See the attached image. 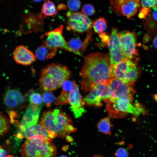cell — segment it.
Returning a JSON list of instances; mask_svg holds the SVG:
<instances>
[{"mask_svg": "<svg viewBox=\"0 0 157 157\" xmlns=\"http://www.w3.org/2000/svg\"><path fill=\"white\" fill-rule=\"evenodd\" d=\"M9 128L10 124L8 119L0 113V136L7 133Z\"/></svg>", "mask_w": 157, "mask_h": 157, "instance_id": "obj_23", "label": "cell"}, {"mask_svg": "<svg viewBox=\"0 0 157 157\" xmlns=\"http://www.w3.org/2000/svg\"><path fill=\"white\" fill-rule=\"evenodd\" d=\"M92 157H104L103 156L99 154H95Z\"/></svg>", "mask_w": 157, "mask_h": 157, "instance_id": "obj_38", "label": "cell"}, {"mask_svg": "<svg viewBox=\"0 0 157 157\" xmlns=\"http://www.w3.org/2000/svg\"><path fill=\"white\" fill-rule=\"evenodd\" d=\"M70 48L74 51L79 52L82 46L81 40L77 38H73L70 39L68 43Z\"/></svg>", "mask_w": 157, "mask_h": 157, "instance_id": "obj_27", "label": "cell"}, {"mask_svg": "<svg viewBox=\"0 0 157 157\" xmlns=\"http://www.w3.org/2000/svg\"><path fill=\"white\" fill-rule=\"evenodd\" d=\"M59 157H67L66 156L63 155V156H60Z\"/></svg>", "mask_w": 157, "mask_h": 157, "instance_id": "obj_39", "label": "cell"}, {"mask_svg": "<svg viewBox=\"0 0 157 157\" xmlns=\"http://www.w3.org/2000/svg\"><path fill=\"white\" fill-rule=\"evenodd\" d=\"M67 5L72 11H76L80 8L81 3L80 1L77 0H69L67 2Z\"/></svg>", "mask_w": 157, "mask_h": 157, "instance_id": "obj_31", "label": "cell"}, {"mask_svg": "<svg viewBox=\"0 0 157 157\" xmlns=\"http://www.w3.org/2000/svg\"><path fill=\"white\" fill-rule=\"evenodd\" d=\"M13 58L17 64L24 65H29L35 60L36 57L32 51L25 46L21 45L15 49Z\"/></svg>", "mask_w": 157, "mask_h": 157, "instance_id": "obj_16", "label": "cell"}, {"mask_svg": "<svg viewBox=\"0 0 157 157\" xmlns=\"http://www.w3.org/2000/svg\"><path fill=\"white\" fill-rule=\"evenodd\" d=\"M111 64L109 55L94 52L85 56L80 72L81 88L90 91L97 84H108L110 79Z\"/></svg>", "mask_w": 157, "mask_h": 157, "instance_id": "obj_1", "label": "cell"}, {"mask_svg": "<svg viewBox=\"0 0 157 157\" xmlns=\"http://www.w3.org/2000/svg\"><path fill=\"white\" fill-rule=\"evenodd\" d=\"M12 146L9 142L6 144L0 145V157H13L9 155Z\"/></svg>", "mask_w": 157, "mask_h": 157, "instance_id": "obj_28", "label": "cell"}, {"mask_svg": "<svg viewBox=\"0 0 157 157\" xmlns=\"http://www.w3.org/2000/svg\"><path fill=\"white\" fill-rule=\"evenodd\" d=\"M67 26L69 30L78 33H83L90 29L92 27L93 22L87 16L80 12H68Z\"/></svg>", "mask_w": 157, "mask_h": 157, "instance_id": "obj_9", "label": "cell"}, {"mask_svg": "<svg viewBox=\"0 0 157 157\" xmlns=\"http://www.w3.org/2000/svg\"><path fill=\"white\" fill-rule=\"evenodd\" d=\"M3 103L6 106L10 109H16L22 107L25 102V98L19 90L8 89L3 97Z\"/></svg>", "mask_w": 157, "mask_h": 157, "instance_id": "obj_14", "label": "cell"}, {"mask_svg": "<svg viewBox=\"0 0 157 157\" xmlns=\"http://www.w3.org/2000/svg\"><path fill=\"white\" fill-rule=\"evenodd\" d=\"M104 101L106 110L110 116L113 117L122 116L127 113L138 115L144 112V109L138 105H133V100L128 98L111 97Z\"/></svg>", "mask_w": 157, "mask_h": 157, "instance_id": "obj_5", "label": "cell"}, {"mask_svg": "<svg viewBox=\"0 0 157 157\" xmlns=\"http://www.w3.org/2000/svg\"><path fill=\"white\" fill-rule=\"evenodd\" d=\"M71 75V72L65 66L51 63L41 70L39 85L44 91H54L61 87L63 83Z\"/></svg>", "mask_w": 157, "mask_h": 157, "instance_id": "obj_3", "label": "cell"}, {"mask_svg": "<svg viewBox=\"0 0 157 157\" xmlns=\"http://www.w3.org/2000/svg\"><path fill=\"white\" fill-rule=\"evenodd\" d=\"M141 4L142 8L150 9L152 8L154 9L157 6V0H142Z\"/></svg>", "mask_w": 157, "mask_h": 157, "instance_id": "obj_32", "label": "cell"}, {"mask_svg": "<svg viewBox=\"0 0 157 157\" xmlns=\"http://www.w3.org/2000/svg\"><path fill=\"white\" fill-rule=\"evenodd\" d=\"M82 12L83 14L87 16L94 14L95 10L92 5L86 4L83 6L82 9Z\"/></svg>", "mask_w": 157, "mask_h": 157, "instance_id": "obj_30", "label": "cell"}, {"mask_svg": "<svg viewBox=\"0 0 157 157\" xmlns=\"http://www.w3.org/2000/svg\"><path fill=\"white\" fill-rule=\"evenodd\" d=\"M42 107L29 104L20 123L18 134L22 133L29 126L37 124Z\"/></svg>", "mask_w": 157, "mask_h": 157, "instance_id": "obj_12", "label": "cell"}, {"mask_svg": "<svg viewBox=\"0 0 157 157\" xmlns=\"http://www.w3.org/2000/svg\"><path fill=\"white\" fill-rule=\"evenodd\" d=\"M68 102L76 118L81 116L85 112V103L79 91L77 84L69 94Z\"/></svg>", "mask_w": 157, "mask_h": 157, "instance_id": "obj_13", "label": "cell"}, {"mask_svg": "<svg viewBox=\"0 0 157 157\" xmlns=\"http://www.w3.org/2000/svg\"><path fill=\"white\" fill-rule=\"evenodd\" d=\"M92 27L95 33H101L106 29L107 21L104 18L99 17L93 23Z\"/></svg>", "mask_w": 157, "mask_h": 157, "instance_id": "obj_21", "label": "cell"}, {"mask_svg": "<svg viewBox=\"0 0 157 157\" xmlns=\"http://www.w3.org/2000/svg\"><path fill=\"white\" fill-rule=\"evenodd\" d=\"M150 9L142 8L140 10V12L139 14V17L140 18H144L149 13Z\"/></svg>", "mask_w": 157, "mask_h": 157, "instance_id": "obj_34", "label": "cell"}, {"mask_svg": "<svg viewBox=\"0 0 157 157\" xmlns=\"http://www.w3.org/2000/svg\"><path fill=\"white\" fill-rule=\"evenodd\" d=\"M40 122L53 138L57 136L64 138L69 133L76 131L72 124L71 119L58 109L43 112Z\"/></svg>", "mask_w": 157, "mask_h": 157, "instance_id": "obj_2", "label": "cell"}, {"mask_svg": "<svg viewBox=\"0 0 157 157\" xmlns=\"http://www.w3.org/2000/svg\"><path fill=\"white\" fill-rule=\"evenodd\" d=\"M140 68L136 62L133 60H130L125 80L134 82L140 77Z\"/></svg>", "mask_w": 157, "mask_h": 157, "instance_id": "obj_18", "label": "cell"}, {"mask_svg": "<svg viewBox=\"0 0 157 157\" xmlns=\"http://www.w3.org/2000/svg\"><path fill=\"white\" fill-rule=\"evenodd\" d=\"M109 57L111 65L115 66L126 60L121 48L119 33L115 28L112 29L108 43Z\"/></svg>", "mask_w": 157, "mask_h": 157, "instance_id": "obj_10", "label": "cell"}, {"mask_svg": "<svg viewBox=\"0 0 157 157\" xmlns=\"http://www.w3.org/2000/svg\"><path fill=\"white\" fill-rule=\"evenodd\" d=\"M153 43L155 47L157 49V35L154 38L153 41Z\"/></svg>", "mask_w": 157, "mask_h": 157, "instance_id": "obj_37", "label": "cell"}, {"mask_svg": "<svg viewBox=\"0 0 157 157\" xmlns=\"http://www.w3.org/2000/svg\"><path fill=\"white\" fill-rule=\"evenodd\" d=\"M90 93L83 99L87 105L96 106L102 105V101L105 99V94L101 85H95Z\"/></svg>", "mask_w": 157, "mask_h": 157, "instance_id": "obj_17", "label": "cell"}, {"mask_svg": "<svg viewBox=\"0 0 157 157\" xmlns=\"http://www.w3.org/2000/svg\"><path fill=\"white\" fill-rule=\"evenodd\" d=\"M134 82L114 78L109 81L108 85L111 91L112 97L126 98L133 100L135 92Z\"/></svg>", "mask_w": 157, "mask_h": 157, "instance_id": "obj_6", "label": "cell"}, {"mask_svg": "<svg viewBox=\"0 0 157 157\" xmlns=\"http://www.w3.org/2000/svg\"><path fill=\"white\" fill-rule=\"evenodd\" d=\"M63 26L60 25L53 30L46 33V38L43 44L56 52L57 48H60L72 52L78 55L82 56L80 52L75 51L72 49L69 45L62 34Z\"/></svg>", "mask_w": 157, "mask_h": 157, "instance_id": "obj_8", "label": "cell"}, {"mask_svg": "<svg viewBox=\"0 0 157 157\" xmlns=\"http://www.w3.org/2000/svg\"><path fill=\"white\" fill-rule=\"evenodd\" d=\"M57 149L52 139H26L21 150L22 157H56Z\"/></svg>", "mask_w": 157, "mask_h": 157, "instance_id": "obj_4", "label": "cell"}, {"mask_svg": "<svg viewBox=\"0 0 157 157\" xmlns=\"http://www.w3.org/2000/svg\"><path fill=\"white\" fill-rule=\"evenodd\" d=\"M99 35L100 37L101 38V40L104 42H106L108 45L110 37L108 35H106L105 33H103L100 34Z\"/></svg>", "mask_w": 157, "mask_h": 157, "instance_id": "obj_35", "label": "cell"}, {"mask_svg": "<svg viewBox=\"0 0 157 157\" xmlns=\"http://www.w3.org/2000/svg\"><path fill=\"white\" fill-rule=\"evenodd\" d=\"M43 102L45 104L46 107H50L51 104L55 100V97L53 94L49 91H45L42 95Z\"/></svg>", "mask_w": 157, "mask_h": 157, "instance_id": "obj_26", "label": "cell"}, {"mask_svg": "<svg viewBox=\"0 0 157 157\" xmlns=\"http://www.w3.org/2000/svg\"><path fill=\"white\" fill-rule=\"evenodd\" d=\"M17 137L22 138L24 137L26 139L33 138L52 139L54 138L46 129L40 124H36L29 126Z\"/></svg>", "mask_w": 157, "mask_h": 157, "instance_id": "obj_15", "label": "cell"}, {"mask_svg": "<svg viewBox=\"0 0 157 157\" xmlns=\"http://www.w3.org/2000/svg\"><path fill=\"white\" fill-rule=\"evenodd\" d=\"M55 52L43 44L36 49L35 55L39 60H43L52 58L55 55Z\"/></svg>", "mask_w": 157, "mask_h": 157, "instance_id": "obj_19", "label": "cell"}, {"mask_svg": "<svg viewBox=\"0 0 157 157\" xmlns=\"http://www.w3.org/2000/svg\"><path fill=\"white\" fill-rule=\"evenodd\" d=\"M97 127L99 132L106 135H111V129L112 125L109 117H106L100 120L98 123Z\"/></svg>", "mask_w": 157, "mask_h": 157, "instance_id": "obj_20", "label": "cell"}, {"mask_svg": "<svg viewBox=\"0 0 157 157\" xmlns=\"http://www.w3.org/2000/svg\"><path fill=\"white\" fill-rule=\"evenodd\" d=\"M140 1L138 0H119L110 1V7L118 15H123L130 18L137 13Z\"/></svg>", "mask_w": 157, "mask_h": 157, "instance_id": "obj_11", "label": "cell"}, {"mask_svg": "<svg viewBox=\"0 0 157 157\" xmlns=\"http://www.w3.org/2000/svg\"><path fill=\"white\" fill-rule=\"evenodd\" d=\"M120 44L126 59L133 60L138 56L136 35L134 32L123 31L119 33Z\"/></svg>", "mask_w": 157, "mask_h": 157, "instance_id": "obj_7", "label": "cell"}, {"mask_svg": "<svg viewBox=\"0 0 157 157\" xmlns=\"http://www.w3.org/2000/svg\"><path fill=\"white\" fill-rule=\"evenodd\" d=\"M69 93L62 90L60 94L56 100L55 104L57 105H62L69 104L68 98Z\"/></svg>", "mask_w": 157, "mask_h": 157, "instance_id": "obj_25", "label": "cell"}, {"mask_svg": "<svg viewBox=\"0 0 157 157\" xmlns=\"http://www.w3.org/2000/svg\"><path fill=\"white\" fill-rule=\"evenodd\" d=\"M152 15L153 18L157 21V8H154Z\"/></svg>", "mask_w": 157, "mask_h": 157, "instance_id": "obj_36", "label": "cell"}, {"mask_svg": "<svg viewBox=\"0 0 157 157\" xmlns=\"http://www.w3.org/2000/svg\"><path fill=\"white\" fill-rule=\"evenodd\" d=\"M29 104L37 106H42L43 101L40 94L36 92L31 93L29 96Z\"/></svg>", "mask_w": 157, "mask_h": 157, "instance_id": "obj_24", "label": "cell"}, {"mask_svg": "<svg viewBox=\"0 0 157 157\" xmlns=\"http://www.w3.org/2000/svg\"><path fill=\"white\" fill-rule=\"evenodd\" d=\"M116 157H128L129 153L125 148L121 147L117 149L115 153Z\"/></svg>", "mask_w": 157, "mask_h": 157, "instance_id": "obj_33", "label": "cell"}, {"mask_svg": "<svg viewBox=\"0 0 157 157\" xmlns=\"http://www.w3.org/2000/svg\"><path fill=\"white\" fill-rule=\"evenodd\" d=\"M76 84V82L74 81L67 80L63 83L61 87L62 90L70 92Z\"/></svg>", "mask_w": 157, "mask_h": 157, "instance_id": "obj_29", "label": "cell"}, {"mask_svg": "<svg viewBox=\"0 0 157 157\" xmlns=\"http://www.w3.org/2000/svg\"><path fill=\"white\" fill-rule=\"evenodd\" d=\"M42 10L45 16H53L56 14V9L54 3L52 1L47 0L43 3Z\"/></svg>", "mask_w": 157, "mask_h": 157, "instance_id": "obj_22", "label": "cell"}]
</instances>
